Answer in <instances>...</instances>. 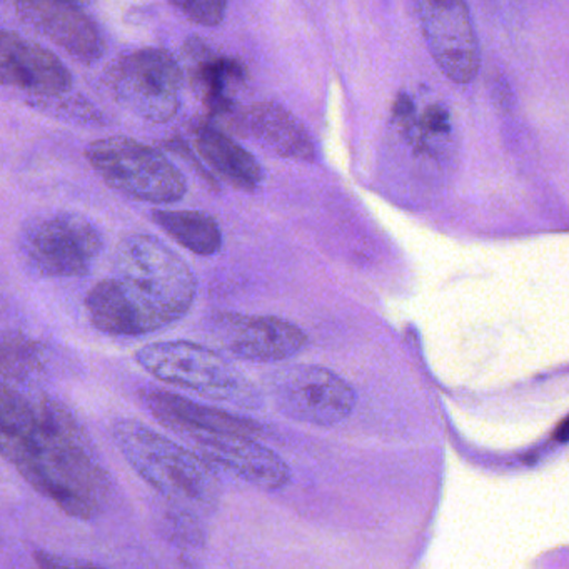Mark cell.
<instances>
[{
	"instance_id": "obj_1",
	"label": "cell",
	"mask_w": 569,
	"mask_h": 569,
	"mask_svg": "<svg viewBox=\"0 0 569 569\" xmlns=\"http://www.w3.org/2000/svg\"><path fill=\"white\" fill-rule=\"evenodd\" d=\"M0 449L36 491L71 518L104 509L109 479L74 416L51 396L2 382Z\"/></svg>"
},
{
	"instance_id": "obj_2",
	"label": "cell",
	"mask_w": 569,
	"mask_h": 569,
	"mask_svg": "<svg viewBox=\"0 0 569 569\" xmlns=\"http://www.w3.org/2000/svg\"><path fill=\"white\" fill-rule=\"evenodd\" d=\"M198 279L161 239L131 234L112 256V274L92 286L84 308L109 336L138 338L174 325L191 311Z\"/></svg>"
},
{
	"instance_id": "obj_3",
	"label": "cell",
	"mask_w": 569,
	"mask_h": 569,
	"mask_svg": "<svg viewBox=\"0 0 569 569\" xmlns=\"http://www.w3.org/2000/svg\"><path fill=\"white\" fill-rule=\"evenodd\" d=\"M112 431L129 466L166 498L194 508H211L218 501V476L198 451H188L138 419H119Z\"/></svg>"
},
{
	"instance_id": "obj_4",
	"label": "cell",
	"mask_w": 569,
	"mask_h": 569,
	"mask_svg": "<svg viewBox=\"0 0 569 569\" xmlns=\"http://www.w3.org/2000/svg\"><path fill=\"white\" fill-rule=\"evenodd\" d=\"M136 362L168 385L206 396L236 408H254L261 402L251 379L208 346L191 341H156L136 352Z\"/></svg>"
},
{
	"instance_id": "obj_5",
	"label": "cell",
	"mask_w": 569,
	"mask_h": 569,
	"mask_svg": "<svg viewBox=\"0 0 569 569\" xmlns=\"http://www.w3.org/2000/svg\"><path fill=\"white\" fill-rule=\"evenodd\" d=\"M86 158L106 184L138 201L172 204L188 192L182 172L161 151L134 139L92 142Z\"/></svg>"
},
{
	"instance_id": "obj_6",
	"label": "cell",
	"mask_w": 569,
	"mask_h": 569,
	"mask_svg": "<svg viewBox=\"0 0 569 569\" xmlns=\"http://www.w3.org/2000/svg\"><path fill=\"white\" fill-rule=\"evenodd\" d=\"M108 86L122 108L151 122H168L178 114L182 71L162 49H141L112 62Z\"/></svg>"
},
{
	"instance_id": "obj_7",
	"label": "cell",
	"mask_w": 569,
	"mask_h": 569,
	"mask_svg": "<svg viewBox=\"0 0 569 569\" xmlns=\"http://www.w3.org/2000/svg\"><path fill=\"white\" fill-rule=\"evenodd\" d=\"M268 392L276 409L302 425L332 428L355 411V389L331 369L295 365L269 376Z\"/></svg>"
},
{
	"instance_id": "obj_8",
	"label": "cell",
	"mask_w": 569,
	"mask_h": 569,
	"mask_svg": "<svg viewBox=\"0 0 569 569\" xmlns=\"http://www.w3.org/2000/svg\"><path fill=\"white\" fill-rule=\"evenodd\" d=\"M99 229L81 214L61 212L26 226L21 248L36 271L49 278H81L101 254Z\"/></svg>"
},
{
	"instance_id": "obj_9",
	"label": "cell",
	"mask_w": 569,
	"mask_h": 569,
	"mask_svg": "<svg viewBox=\"0 0 569 569\" xmlns=\"http://www.w3.org/2000/svg\"><path fill=\"white\" fill-rule=\"evenodd\" d=\"M422 38L438 68L456 84H469L481 69V51L466 0H415Z\"/></svg>"
},
{
	"instance_id": "obj_10",
	"label": "cell",
	"mask_w": 569,
	"mask_h": 569,
	"mask_svg": "<svg viewBox=\"0 0 569 569\" xmlns=\"http://www.w3.org/2000/svg\"><path fill=\"white\" fill-rule=\"evenodd\" d=\"M211 332L229 355L261 365L286 361L309 345L302 328L276 316L219 312L212 318Z\"/></svg>"
},
{
	"instance_id": "obj_11",
	"label": "cell",
	"mask_w": 569,
	"mask_h": 569,
	"mask_svg": "<svg viewBox=\"0 0 569 569\" xmlns=\"http://www.w3.org/2000/svg\"><path fill=\"white\" fill-rule=\"evenodd\" d=\"M196 451L204 456L211 465L228 469L249 485L276 491L291 482L292 472L288 462L256 441V436L239 432H191Z\"/></svg>"
},
{
	"instance_id": "obj_12",
	"label": "cell",
	"mask_w": 569,
	"mask_h": 569,
	"mask_svg": "<svg viewBox=\"0 0 569 569\" xmlns=\"http://www.w3.org/2000/svg\"><path fill=\"white\" fill-rule=\"evenodd\" d=\"M19 18L64 49L76 61L92 64L106 54L98 26L74 0H9Z\"/></svg>"
},
{
	"instance_id": "obj_13",
	"label": "cell",
	"mask_w": 569,
	"mask_h": 569,
	"mask_svg": "<svg viewBox=\"0 0 569 569\" xmlns=\"http://www.w3.org/2000/svg\"><path fill=\"white\" fill-rule=\"evenodd\" d=\"M222 121L242 138L251 139L279 158L312 162L315 142L308 129L288 109L274 102H259L246 109H234Z\"/></svg>"
},
{
	"instance_id": "obj_14",
	"label": "cell",
	"mask_w": 569,
	"mask_h": 569,
	"mask_svg": "<svg viewBox=\"0 0 569 569\" xmlns=\"http://www.w3.org/2000/svg\"><path fill=\"white\" fill-rule=\"evenodd\" d=\"M0 74L6 86L46 98L66 94L72 88L71 72L58 56L11 31L2 32Z\"/></svg>"
},
{
	"instance_id": "obj_15",
	"label": "cell",
	"mask_w": 569,
	"mask_h": 569,
	"mask_svg": "<svg viewBox=\"0 0 569 569\" xmlns=\"http://www.w3.org/2000/svg\"><path fill=\"white\" fill-rule=\"evenodd\" d=\"M149 412L168 428L182 435L191 432H239L258 436L261 426L236 412L222 411L162 389H146L142 395Z\"/></svg>"
},
{
	"instance_id": "obj_16",
	"label": "cell",
	"mask_w": 569,
	"mask_h": 569,
	"mask_svg": "<svg viewBox=\"0 0 569 569\" xmlns=\"http://www.w3.org/2000/svg\"><path fill=\"white\" fill-rule=\"evenodd\" d=\"M189 81L212 118L224 119L234 111V91L246 81V69L238 59L218 54L202 41L184 48Z\"/></svg>"
},
{
	"instance_id": "obj_17",
	"label": "cell",
	"mask_w": 569,
	"mask_h": 569,
	"mask_svg": "<svg viewBox=\"0 0 569 569\" xmlns=\"http://www.w3.org/2000/svg\"><path fill=\"white\" fill-rule=\"evenodd\" d=\"M194 141L206 164L232 188L252 192L261 186L264 179L261 166L231 136L216 126L204 124L196 131Z\"/></svg>"
},
{
	"instance_id": "obj_18",
	"label": "cell",
	"mask_w": 569,
	"mask_h": 569,
	"mask_svg": "<svg viewBox=\"0 0 569 569\" xmlns=\"http://www.w3.org/2000/svg\"><path fill=\"white\" fill-rule=\"evenodd\" d=\"M152 219L166 234L171 236L179 246L192 254L209 258L221 251V228L208 212L158 209L152 212Z\"/></svg>"
},
{
	"instance_id": "obj_19",
	"label": "cell",
	"mask_w": 569,
	"mask_h": 569,
	"mask_svg": "<svg viewBox=\"0 0 569 569\" xmlns=\"http://www.w3.org/2000/svg\"><path fill=\"white\" fill-rule=\"evenodd\" d=\"M44 366V352L38 341L19 332H6L2 339V375L6 382L26 385Z\"/></svg>"
},
{
	"instance_id": "obj_20",
	"label": "cell",
	"mask_w": 569,
	"mask_h": 569,
	"mask_svg": "<svg viewBox=\"0 0 569 569\" xmlns=\"http://www.w3.org/2000/svg\"><path fill=\"white\" fill-rule=\"evenodd\" d=\"M194 24L216 28L228 14L229 0H169Z\"/></svg>"
},
{
	"instance_id": "obj_21",
	"label": "cell",
	"mask_w": 569,
	"mask_h": 569,
	"mask_svg": "<svg viewBox=\"0 0 569 569\" xmlns=\"http://www.w3.org/2000/svg\"><path fill=\"white\" fill-rule=\"evenodd\" d=\"M36 562L42 568H84V566H96L91 561H82V559L66 558V556L51 555V552L38 551L34 552Z\"/></svg>"
},
{
	"instance_id": "obj_22",
	"label": "cell",
	"mask_w": 569,
	"mask_h": 569,
	"mask_svg": "<svg viewBox=\"0 0 569 569\" xmlns=\"http://www.w3.org/2000/svg\"><path fill=\"white\" fill-rule=\"evenodd\" d=\"M556 438L559 441H569V418L559 426L558 432H556Z\"/></svg>"
},
{
	"instance_id": "obj_23",
	"label": "cell",
	"mask_w": 569,
	"mask_h": 569,
	"mask_svg": "<svg viewBox=\"0 0 569 569\" xmlns=\"http://www.w3.org/2000/svg\"><path fill=\"white\" fill-rule=\"evenodd\" d=\"M74 2H78V4L86 6V4H92V2H96V0H74Z\"/></svg>"
}]
</instances>
